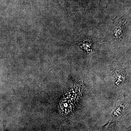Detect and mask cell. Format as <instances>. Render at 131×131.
Listing matches in <instances>:
<instances>
[{"instance_id":"obj_1","label":"cell","mask_w":131,"mask_h":131,"mask_svg":"<svg viewBox=\"0 0 131 131\" xmlns=\"http://www.w3.org/2000/svg\"><path fill=\"white\" fill-rule=\"evenodd\" d=\"M112 27L110 31L111 39L114 42H120L126 36V30L128 26L126 17L122 16L118 19Z\"/></svg>"}]
</instances>
